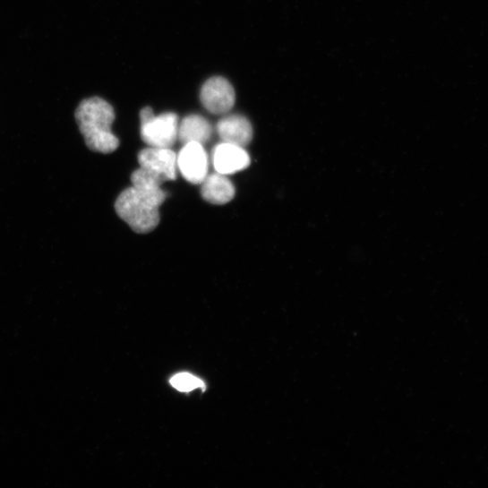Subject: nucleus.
<instances>
[{
    "mask_svg": "<svg viewBox=\"0 0 488 488\" xmlns=\"http://www.w3.org/2000/svg\"><path fill=\"white\" fill-rule=\"evenodd\" d=\"M138 160L141 168L163 182L176 178V154L171 149L150 147L139 153Z\"/></svg>",
    "mask_w": 488,
    "mask_h": 488,
    "instance_id": "6",
    "label": "nucleus"
},
{
    "mask_svg": "<svg viewBox=\"0 0 488 488\" xmlns=\"http://www.w3.org/2000/svg\"><path fill=\"white\" fill-rule=\"evenodd\" d=\"M217 131L223 142L242 148L251 143L253 135L251 123L242 116H229L221 119Z\"/></svg>",
    "mask_w": 488,
    "mask_h": 488,
    "instance_id": "8",
    "label": "nucleus"
},
{
    "mask_svg": "<svg viewBox=\"0 0 488 488\" xmlns=\"http://www.w3.org/2000/svg\"><path fill=\"white\" fill-rule=\"evenodd\" d=\"M201 184L202 198L210 204L223 206L235 198V185L226 175L218 172L208 175Z\"/></svg>",
    "mask_w": 488,
    "mask_h": 488,
    "instance_id": "9",
    "label": "nucleus"
},
{
    "mask_svg": "<svg viewBox=\"0 0 488 488\" xmlns=\"http://www.w3.org/2000/svg\"><path fill=\"white\" fill-rule=\"evenodd\" d=\"M170 381L173 387L180 392H191L194 389L205 388V384L201 379L186 372L175 375Z\"/></svg>",
    "mask_w": 488,
    "mask_h": 488,
    "instance_id": "12",
    "label": "nucleus"
},
{
    "mask_svg": "<svg viewBox=\"0 0 488 488\" xmlns=\"http://www.w3.org/2000/svg\"><path fill=\"white\" fill-rule=\"evenodd\" d=\"M213 164L217 172L227 176L247 168L251 158L244 148L223 142L214 149Z\"/></svg>",
    "mask_w": 488,
    "mask_h": 488,
    "instance_id": "7",
    "label": "nucleus"
},
{
    "mask_svg": "<svg viewBox=\"0 0 488 488\" xmlns=\"http://www.w3.org/2000/svg\"><path fill=\"white\" fill-rule=\"evenodd\" d=\"M201 100L210 113L217 116L226 115L235 104V91L227 79L220 76L212 77L204 83Z\"/></svg>",
    "mask_w": 488,
    "mask_h": 488,
    "instance_id": "5",
    "label": "nucleus"
},
{
    "mask_svg": "<svg viewBox=\"0 0 488 488\" xmlns=\"http://www.w3.org/2000/svg\"><path fill=\"white\" fill-rule=\"evenodd\" d=\"M213 134L210 123L201 116L184 118L178 127V141L183 144L197 142L207 144Z\"/></svg>",
    "mask_w": 488,
    "mask_h": 488,
    "instance_id": "11",
    "label": "nucleus"
},
{
    "mask_svg": "<svg viewBox=\"0 0 488 488\" xmlns=\"http://www.w3.org/2000/svg\"><path fill=\"white\" fill-rule=\"evenodd\" d=\"M75 119L90 150L109 154L119 148L120 141L112 132L115 110L102 98L92 97L82 101L75 112Z\"/></svg>",
    "mask_w": 488,
    "mask_h": 488,
    "instance_id": "1",
    "label": "nucleus"
},
{
    "mask_svg": "<svg viewBox=\"0 0 488 488\" xmlns=\"http://www.w3.org/2000/svg\"><path fill=\"white\" fill-rule=\"evenodd\" d=\"M158 210L143 199L133 186L124 190L116 203L118 216L138 234L150 233L158 226Z\"/></svg>",
    "mask_w": 488,
    "mask_h": 488,
    "instance_id": "2",
    "label": "nucleus"
},
{
    "mask_svg": "<svg viewBox=\"0 0 488 488\" xmlns=\"http://www.w3.org/2000/svg\"><path fill=\"white\" fill-rule=\"evenodd\" d=\"M133 188L140 195L152 205L159 208L167 199V193L161 188L164 183L158 176L140 167L132 175Z\"/></svg>",
    "mask_w": 488,
    "mask_h": 488,
    "instance_id": "10",
    "label": "nucleus"
},
{
    "mask_svg": "<svg viewBox=\"0 0 488 488\" xmlns=\"http://www.w3.org/2000/svg\"><path fill=\"white\" fill-rule=\"evenodd\" d=\"M143 141L151 148L171 149L178 139V117L173 113L155 116L150 107L140 114Z\"/></svg>",
    "mask_w": 488,
    "mask_h": 488,
    "instance_id": "3",
    "label": "nucleus"
},
{
    "mask_svg": "<svg viewBox=\"0 0 488 488\" xmlns=\"http://www.w3.org/2000/svg\"><path fill=\"white\" fill-rule=\"evenodd\" d=\"M176 164L183 177L191 184H201L209 175V155L201 143L184 144L176 155Z\"/></svg>",
    "mask_w": 488,
    "mask_h": 488,
    "instance_id": "4",
    "label": "nucleus"
}]
</instances>
